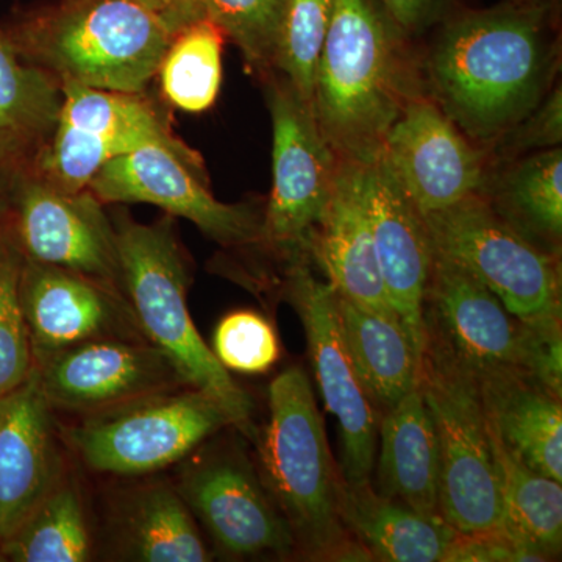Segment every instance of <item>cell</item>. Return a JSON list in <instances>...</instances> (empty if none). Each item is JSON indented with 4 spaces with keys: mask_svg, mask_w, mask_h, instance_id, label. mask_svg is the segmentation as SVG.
Masks as SVG:
<instances>
[{
    "mask_svg": "<svg viewBox=\"0 0 562 562\" xmlns=\"http://www.w3.org/2000/svg\"><path fill=\"white\" fill-rule=\"evenodd\" d=\"M416 46L425 95L487 150L560 83L562 2L465 7Z\"/></svg>",
    "mask_w": 562,
    "mask_h": 562,
    "instance_id": "1",
    "label": "cell"
},
{
    "mask_svg": "<svg viewBox=\"0 0 562 562\" xmlns=\"http://www.w3.org/2000/svg\"><path fill=\"white\" fill-rule=\"evenodd\" d=\"M422 87L417 46L376 0H333L312 109L336 157L371 166Z\"/></svg>",
    "mask_w": 562,
    "mask_h": 562,
    "instance_id": "2",
    "label": "cell"
},
{
    "mask_svg": "<svg viewBox=\"0 0 562 562\" xmlns=\"http://www.w3.org/2000/svg\"><path fill=\"white\" fill-rule=\"evenodd\" d=\"M268 405V424L254 435L260 479L294 536L295 552L314 561H372L339 517V472L305 371L292 366L276 376Z\"/></svg>",
    "mask_w": 562,
    "mask_h": 562,
    "instance_id": "3",
    "label": "cell"
},
{
    "mask_svg": "<svg viewBox=\"0 0 562 562\" xmlns=\"http://www.w3.org/2000/svg\"><path fill=\"white\" fill-rule=\"evenodd\" d=\"M176 33L140 0H63L22 21L10 40L60 87L147 92Z\"/></svg>",
    "mask_w": 562,
    "mask_h": 562,
    "instance_id": "4",
    "label": "cell"
},
{
    "mask_svg": "<svg viewBox=\"0 0 562 562\" xmlns=\"http://www.w3.org/2000/svg\"><path fill=\"white\" fill-rule=\"evenodd\" d=\"M113 225L122 291L144 338L168 355L188 386L224 402L238 416L244 435L254 436L249 395L222 368L192 321L190 268L172 216L140 224L121 213Z\"/></svg>",
    "mask_w": 562,
    "mask_h": 562,
    "instance_id": "5",
    "label": "cell"
},
{
    "mask_svg": "<svg viewBox=\"0 0 562 562\" xmlns=\"http://www.w3.org/2000/svg\"><path fill=\"white\" fill-rule=\"evenodd\" d=\"M422 314L424 347L439 351L476 382L519 373L562 394V333L514 316L471 272L435 250Z\"/></svg>",
    "mask_w": 562,
    "mask_h": 562,
    "instance_id": "6",
    "label": "cell"
},
{
    "mask_svg": "<svg viewBox=\"0 0 562 562\" xmlns=\"http://www.w3.org/2000/svg\"><path fill=\"white\" fill-rule=\"evenodd\" d=\"M419 386L439 447V514L462 535L498 530L502 495L490 422L471 373L424 347Z\"/></svg>",
    "mask_w": 562,
    "mask_h": 562,
    "instance_id": "7",
    "label": "cell"
},
{
    "mask_svg": "<svg viewBox=\"0 0 562 562\" xmlns=\"http://www.w3.org/2000/svg\"><path fill=\"white\" fill-rule=\"evenodd\" d=\"M272 120V190L261 249L284 268L312 265V244L335 191L341 160L322 135L312 102L279 72L261 79Z\"/></svg>",
    "mask_w": 562,
    "mask_h": 562,
    "instance_id": "8",
    "label": "cell"
},
{
    "mask_svg": "<svg viewBox=\"0 0 562 562\" xmlns=\"http://www.w3.org/2000/svg\"><path fill=\"white\" fill-rule=\"evenodd\" d=\"M227 427L241 430L238 416L213 395L188 386L83 417L63 436L90 471L144 476L184 460Z\"/></svg>",
    "mask_w": 562,
    "mask_h": 562,
    "instance_id": "9",
    "label": "cell"
},
{
    "mask_svg": "<svg viewBox=\"0 0 562 562\" xmlns=\"http://www.w3.org/2000/svg\"><path fill=\"white\" fill-rule=\"evenodd\" d=\"M422 216L432 250L471 272L514 316L561 331V257L528 241L480 195Z\"/></svg>",
    "mask_w": 562,
    "mask_h": 562,
    "instance_id": "10",
    "label": "cell"
},
{
    "mask_svg": "<svg viewBox=\"0 0 562 562\" xmlns=\"http://www.w3.org/2000/svg\"><path fill=\"white\" fill-rule=\"evenodd\" d=\"M61 106L49 138L33 155L31 171L65 191L88 190L95 173L139 147H169L203 165L201 155L173 135L168 117L146 92L61 85Z\"/></svg>",
    "mask_w": 562,
    "mask_h": 562,
    "instance_id": "11",
    "label": "cell"
},
{
    "mask_svg": "<svg viewBox=\"0 0 562 562\" xmlns=\"http://www.w3.org/2000/svg\"><path fill=\"white\" fill-rule=\"evenodd\" d=\"M205 166L169 147H139L95 173L88 190L105 203H147L192 222L224 247H260L265 203H224L206 187Z\"/></svg>",
    "mask_w": 562,
    "mask_h": 562,
    "instance_id": "12",
    "label": "cell"
},
{
    "mask_svg": "<svg viewBox=\"0 0 562 562\" xmlns=\"http://www.w3.org/2000/svg\"><path fill=\"white\" fill-rule=\"evenodd\" d=\"M281 294L301 317L322 398L339 422V472L346 482H368L375 464L379 420L347 350L336 291L314 276L310 262H299L284 268Z\"/></svg>",
    "mask_w": 562,
    "mask_h": 562,
    "instance_id": "13",
    "label": "cell"
},
{
    "mask_svg": "<svg viewBox=\"0 0 562 562\" xmlns=\"http://www.w3.org/2000/svg\"><path fill=\"white\" fill-rule=\"evenodd\" d=\"M32 375L52 412L81 417L188 387L168 355L147 339H98L41 355Z\"/></svg>",
    "mask_w": 562,
    "mask_h": 562,
    "instance_id": "14",
    "label": "cell"
},
{
    "mask_svg": "<svg viewBox=\"0 0 562 562\" xmlns=\"http://www.w3.org/2000/svg\"><path fill=\"white\" fill-rule=\"evenodd\" d=\"M10 220L11 236L25 260L121 286L116 231L90 190H60L27 168L14 192Z\"/></svg>",
    "mask_w": 562,
    "mask_h": 562,
    "instance_id": "15",
    "label": "cell"
},
{
    "mask_svg": "<svg viewBox=\"0 0 562 562\" xmlns=\"http://www.w3.org/2000/svg\"><path fill=\"white\" fill-rule=\"evenodd\" d=\"M380 160L422 214L479 195L490 155L419 94L406 103L384 138Z\"/></svg>",
    "mask_w": 562,
    "mask_h": 562,
    "instance_id": "16",
    "label": "cell"
},
{
    "mask_svg": "<svg viewBox=\"0 0 562 562\" xmlns=\"http://www.w3.org/2000/svg\"><path fill=\"white\" fill-rule=\"evenodd\" d=\"M176 487L222 553L235 558L297 554L290 527L260 473L243 454L217 452L191 462Z\"/></svg>",
    "mask_w": 562,
    "mask_h": 562,
    "instance_id": "17",
    "label": "cell"
},
{
    "mask_svg": "<svg viewBox=\"0 0 562 562\" xmlns=\"http://www.w3.org/2000/svg\"><path fill=\"white\" fill-rule=\"evenodd\" d=\"M20 297L33 358L98 339H146L124 291L109 281L24 258Z\"/></svg>",
    "mask_w": 562,
    "mask_h": 562,
    "instance_id": "18",
    "label": "cell"
},
{
    "mask_svg": "<svg viewBox=\"0 0 562 562\" xmlns=\"http://www.w3.org/2000/svg\"><path fill=\"white\" fill-rule=\"evenodd\" d=\"M368 213L387 301L420 360L432 246L424 216L380 158L368 168Z\"/></svg>",
    "mask_w": 562,
    "mask_h": 562,
    "instance_id": "19",
    "label": "cell"
},
{
    "mask_svg": "<svg viewBox=\"0 0 562 562\" xmlns=\"http://www.w3.org/2000/svg\"><path fill=\"white\" fill-rule=\"evenodd\" d=\"M52 413L33 375L0 398V542L66 476Z\"/></svg>",
    "mask_w": 562,
    "mask_h": 562,
    "instance_id": "20",
    "label": "cell"
},
{
    "mask_svg": "<svg viewBox=\"0 0 562 562\" xmlns=\"http://www.w3.org/2000/svg\"><path fill=\"white\" fill-rule=\"evenodd\" d=\"M368 168L342 161L335 191L312 244V265L341 297L398 319L384 290L368 213ZM402 324V322H401Z\"/></svg>",
    "mask_w": 562,
    "mask_h": 562,
    "instance_id": "21",
    "label": "cell"
},
{
    "mask_svg": "<svg viewBox=\"0 0 562 562\" xmlns=\"http://www.w3.org/2000/svg\"><path fill=\"white\" fill-rule=\"evenodd\" d=\"M491 430L532 471L562 482L560 392L528 375L506 373L480 380Z\"/></svg>",
    "mask_w": 562,
    "mask_h": 562,
    "instance_id": "22",
    "label": "cell"
},
{
    "mask_svg": "<svg viewBox=\"0 0 562 562\" xmlns=\"http://www.w3.org/2000/svg\"><path fill=\"white\" fill-rule=\"evenodd\" d=\"M336 491L344 527L368 550L372 561H442L457 535L441 517L424 516L380 494L371 480L350 483L339 472Z\"/></svg>",
    "mask_w": 562,
    "mask_h": 562,
    "instance_id": "23",
    "label": "cell"
},
{
    "mask_svg": "<svg viewBox=\"0 0 562 562\" xmlns=\"http://www.w3.org/2000/svg\"><path fill=\"white\" fill-rule=\"evenodd\" d=\"M379 435L376 491L424 516L441 517L438 438L419 384L384 412Z\"/></svg>",
    "mask_w": 562,
    "mask_h": 562,
    "instance_id": "24",
    "label": "cell"
},
{
    "mask_svg": "<svg viewBox=\"0 0 562 562\" xmlns=\"http://www.w3.org/2000/svg\"><path fill=\"white\" fill-rule=\"evenodd\" d=\"M479 195L528 241L561 257V147L490 162Z\"/></svg>",
    "mask_w": 562,
    "mask_h": 562,
    "instance_id": "25",
    "label": "cell"
},
{
    "mask_svg": "<svg viewBox=\"0 0 562 562\" xmlns=\"http://www.w3.org/2000/svg\"><path fill=\"white\" fill-rule=\"evenodd\" d=\"M116 535L125 560H211L198 522L172 483H147L128 492L117 513Z\"/></svg>",
    "mask_w": 562,
    "mask_h": 562,
    "instance_id": "26",
    "label": "cell"
},
{
    "mask_svg": "<svg viewBox=\"0 0 562 562\" xmlns=\"http://www.w3.org/2000/svg\"><path fill=\"white\" fill-rule=\"evenodd\" d=\"M355 372L373 406L392 408L419 384L420 360L401 321L369 312L336 292Z\"/></svg>",
    "mask_w": 562,
    "mask_h": 562,
    "instance_id": "27",
    "label": "cell"
},
{
    "mask_svg": "<svg viewBox=\"0 0 562 562\" xmlns=\"http://www.w3.org/2000/svg\"><path fill=\"white\" fill-rule=\"evenodd\" d=\"M491 439L501 483V528L553 560L562 543L561 483L528 468L492 430Z\"/></svg>",
    "mask_w": 562,
    "mask_h": 562,
    "instance_id": "28",
    "label": "cell"
},
{
    "mask_svg": "<svg viewBox=\"0 0 562 562\" xmlns=\"http://www.w3.org/2000/svg\"><path fill=\"white\" fill-rule=\"evenodd\" d=\"M0 554L16 562H85L92 539L79 487L63 479L13 535L0 542Z\"/></svg>",
    "mask_w": 562,
    "mask_h": 562,
    "instance_id": "29",
    "label": "cell"
},
{
    "mask_svg": "<svg viewBox=\"0 0 562 562\" xmlns=\"http://www.w3.org/2000/svg\"><path fill=\"white\" fill-rule=\"evenodd\" d=\"M61 99L60 85L29 65L0 32V138L35 155L54 131Z\"/></svg>",
    "mask_w": 562,
    "mask_h": 562,
    "instance_id": "30",
    "label": "cell"
},
{
    "mask_svg": "<svg viewBox=\"0 0 562 562\" xmlns=\"http://www.w3.org/2000/svg\"><path fill=\"white\" fill-rule=\"evenodd\" d=\"M224 43V33L209 16L172 36L155 77L169 105L184 113H203L214 105L221 91Z\"/></svg>",
    "mask_w": 562,
    "mask_h": 562,
    "instance_id": "31",
    "label": "cell"
},
{
    "mask_svg": "<svg viewBox=\"0 0 562 562\" xmlns=\"http://www.w3.org/2000/svg\"><path fill=\"white\" fill-rule=\"evenodd\" d=\"M290 0H205L209 16L243 54L258 80L277 72L284 14Z\"/></svg>",
    "mask_w": 562,
    "mask_h": 562,
    "instance_id": "32",
    "label": "cell"
},
{
    "mask_svg": "<svg viewBox=\"0 0 562 562\" xmlns=\"http://www.w3.org/2000/svg\"><path fill=\"white\" fill-rule=\"evenodd\" d=\"M24 257L9 225L0 235V398L31 379L33 351L20 297Z\"/></svg>",
    "mask_w": 562,
    "mask_h": 562,
    "instance_id": "33",
    "label": "cell"
},
{
    "mask_svg": "<svg viewBox=\"0 0 562 562\" xmlns=\"http://www.w3.org/2000/svg\"><path fill=\"white\" fill-rule=\"evenodd\" d=\"M331 10L333 0H290L284 14L277 72L308 102L313 99L314 76Z\"/></svg>",
    "mask_w": 562,
    "mask_h": 562,
    "instance_id": "34",
    "label": "cell"
},
{
    "mask_svg": "<svg viewBox=\"0 0 562 562\" xmlns=\"http://www.w3.org/2000/svg\"><path fill=\"white\" fill-rule=\"evenodd\" d=\"M211 351L222 368L246 375L271 371L281 353L276 328L254 310L225 314L214 330Z\"/></svg>",
    "mask_w": 562,
    "mask_h": 562,
    "instance_id": "35",
    "label": "cell"
},
{
    "mask_svg": "<svg viewBox=\"0 0 562 562\" xmlns=\"http://www.w3.org/2000/svg\"><path fill=\"white\" fill-rule=\"evenodd\" d=\"M562 87L561 81L546 99L513 128L487 147L490 162L516 160L525 155L561 147Z\"/></svg>",
    "mask_w": 562,
    "mask_h": 562,
    "instance_id": "36",
    "label": "cell"
},
{
    "mask_svg": "<svg viewBox=\"0 0 562 562\" xmlns=\"http://www.w3.org/2000/svg\"><path fill=\"white\" fill-rule=\"evenodd\" d=\"M443 562H524L549 561L535 547L528 546L498 528L490 532H457Z\"/></svg>",
    "mask_w": 562,
    "mask_h": 562,
    "instance_id": "37",
    "label": "cell"
},
{
    "mask_svg": "<svg viewBox=\"0 0 562 562\" xmlns=\"http://www.w3.org/2000/svg\"><path fill=\"white\" fill-rule=\"evenodd\" d=\"M392 22L417 43L447 18L465 9L468 0H376Z\"/></svg>",
    "mask_w": 562,
    "mask_h": 562,
    "instance_id": "38",
    "label": "cell"
},
{
    "mask_svg": "<svg viewBox=\"0 0 562 562\" xmlns=\"http://www.w3.org/2000/svg\"><path fill=\"white\" fill-rule=\"evenodd\" d=\"M33 154L13 140L0 138V228L7 225L14 192L22 173L27 171Z\"/></svg>",
    "mask_w": 562,
    "mask_h": 562,
    "instance_id": "39",
    "label": "cell"
},
{
    "mask_svg": "<svg viewBox=\"0 0 562 562\" xmlns=\"http://www.w3.org/2000/svg\"><path fill=\"white\" fill-rule=\"evenodd\" d=\"M144 5L179 32L184 25L205 16V0H140Z\"/></svg>",
    "mask_w": 562,
    "mask_h": 562,
    "instance_id": "40",
    "label": "cell"
},
{
    "mask_svg": "<svg viewBox=\"0 0 562 562\" xmlns=\"http://www.w3.org/2000/svg\"><path fill=\"white\" fill-rule=\"evenodd\" d=\"M5 227H7V225H3V227L0 228V235H2L3 228H5Z\"/></svg>",
    "mask_w": 562,
    "mask_h": 562,
    "instance_id": "41",
    "label": "cell"
}]
</instances>
